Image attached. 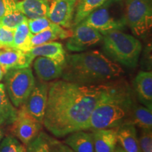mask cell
<instances>
[{
	"label": "cell",
	"mask_w": 152,
	"mask_h": 152,
	"mask_svg": "<svg viewBox=\"0 0 152 152\" xmlns=\"http://www.w3.org/2000/svg\"><path fill=\"white\" fill-rule=\"evenodd\" d=\"M28 25V20L20 24L15 29L14 37V48L27 52L32 48L31 37Z\"/></svg>",
	"instance_id": "cell-24"
},
{
	"label": "cell",
	"mask_w": 152,
	"mask_h": 152,
	"mask_svg": "<svg viewBox=\"0 0 152 152\" xmlns=\"http://www.w3.org/2000/svg\"><path fill=\"white\" fill-rule=\"evenodd\" d=\"M103 92L89 122L88 130L117 128L128 123L136 104L128 83L115 80L104 83Z\"/></svg>",
	"instance_id": "cell-2"
},
{
	"label": "cell",
	"mask_w": 152,
	"mask_h": 152,
	"mask_svg": "<svg viewBox=\"0 0 152 152\" xmlns=\"http://www.w3.org/2000/svg\"><path fill=\"white\" fill-rule=\"evenodd\" d=\"M77 0H52L47 15L51 21L61 27L72 28Z\"/></svg>",
	"instance_id": "cell-11"
},
{
	"label": "cell",
	"mask_w": 152,
	"mask_h": 152,
	"mask_svg": "<svg viewBox=\"0 0 152 152\" xmlns=\"http://www.w3.org/2000/svg\"><path fill=\"white\" fill-rule=\"evenodd\" d=\"M5 90L16 107L23 105L35 85V79L30 67L9 70L4 76Z\"/></svg>",
	"instance_id": "cell-6"
},
{
	"label": "cell",
	"mask_w": 152,
	"mask_h": 152,
	"mask_svg": "<svg viewBox=\"0 0 152 152\" xmlns=\"http://www.w3.org/2000/svg\"><path fill=\"white\" fill-rule=\"evenodd\" d=\"M49 84L39 82L36 84L26 102L23 104L29 114L42 123L46 111Z\"/></svg>",
	"instance_id": "cell-10"
},
{
	"label": "cell",
	"mask_w": 152,
	"mask_h": 152,
	"mask_svg": "<svg viewBox=\"0 0 152 152\" xmlns=\"http://www.w3.org/2000/svg\"><path fill=\"white\" fill-rule=\"evenodd\" d=\"M103 34L113 30H124L127 26L123 0H106L82 21Z\"/></svg>",
	"instance_id": "cell-5"
},
{
	"label": "cell",
	"mask_w": 152,
	"mask_h": 152,
	"mask_svg": "<svg viewBox=\"0 0 152 152\" xmlns=\"http://www.w3.org/2000/svg\"><path fill=\"white\" fill-rule=\"evenodd\" d=\"M50 152H68L65 144L50 137Z\"/></svg>",
	"instance_id": "cell-32"
},
{
	"label": "cell",
	"mask_w": 152,
	"mask_h": 152,
	"mask_svg": "<svg viewBox=\"0 0 152 152\" xmlns=\"http://www.w3.org/2000/svg\"><path fill=\"white\" fill-rule=\"evenodd\" d=\"M18 114V109L11 103L6 92L4 85L0 83V126L11 125Z\"/></svg>",
	"instance_id": "cell-21"
},
{
	"label": "cell",
	"mask_w": 152,
	"mask_h": 152,
	"mask_svg": "<svg viewBox=\"0 0 152 152\" xmlns=\"http://www.w3.org/2000/svg\"><path fill=\"white\" fill-rule=\"evenodd\" d=\"M4 72L3 71L2 68H1V66H0V81L2 80V78L4 77Z\"/></svg>",
	"instance_id": "cell-34"
},
{
	"label": "cell",
	"mask_w": 152,
	"mask_h": 152,
	"mask_svg": "<svg viewBox=\"0 0 152 152\" xmlns=\"http://www.w3.org/2000/svg\"><path fill=\"white\" fill-rule=\"evenodd\" d=\"M35 73L40 80L48 82L61 77L64 66L51 58L37 56L33 64Z\"/></svg>",
	"instance_id": "cell-13"
},
{
	"label": "cell",
	"mask_w": 152,
	"mask_h": 152,
	"mask_svg": "<svg viewBox=\"0 0 152 152\" xmlns=\"http://www.w3.org/2000/svg\"><path fill=\"white\" fill-rule=\"evenodd\" d=\"M123 73L119 64L97 50H91L66 56L61 77L80 85H97L116 80Z\"/></svg>",
	"instance_id": "cell-3"
},
{
	"label": "cell",
	"mask_w": 152,
	"mask_h": 152,
	"mask_svg": "<svg viewBox=\"0 0 152 152\" xmlns=\"http://www.w3.org/2000/svg\"><path fill=\"white\" fill-rule=\"evenodd\" d=\"M66 148H67V151H68V152H75V151H73V150H72L71 149H70V148L68 147V146H66Z\"/></svg>",
	"instance_id": "cell-35"
},
{
	"label": "cell",
	"mask_w": 152,
	"mask_h": 152,
	"mask_svg": "<svg viewBox=\"0 0 152 152\" xmlns=\"http://www.w3.org/2000/svg\"><path fill=\"white\" fill-rule=\"evenodd\" d=\"M133 87L139 100L147 107L152 108V73L140 71L134 78Z\"/></svg>",
	"instance_id": "cell-15"
},
{
	"label": "cell",
	"mask_w": 152,
	"mask_h": 152,
	"mask_svg": "<svg viewBox=\"0 0 152 152\" xmlns=\"http://www.w3.org/2000/svg\"><path fill=\"white\" fill-rule=\"evenodd\" d=\"M2 137H3V133L1 132V130H0V142H1V139H2Z\"/></svg>",
	"instance_id": "cell-36"
},
{
	"label": "cell",
	"mask_w": 152,
	"mask_h": 152,
	"mask_svg": "<svg viewBox=\"0 0 152 152\" xmlns=\"http://www.w3.org/2000/svg\"><path fill=\"white\" fill-rule=\"evenodd\" d=\"M28 19L27 17L20 12L16 7L7 12V14L0 20V25L10 29L15 30L19 25Z\"/></svg>",
	"instance_id": "cell-25"
},
{
	"label": "cell",
	"mask_w": 152,
	"mask_h": 152,
	"mask_svg": "<svg viewBox=\"0 0 152 152\" xmlns=\"http://www.w3.org/2000/svg\"><path fill=\"white\" fill-rule=\"evenodd\" d=\"M64 142L75 152H94L92 133L75 131L69 134Z\"/></svg>",
	"instance_id": "cell-19"
},
{
	"label": "cell",
	"mask_w": 152,
	"mask_h": 152,
	"mask_svg": "<svg viewBox=\"0 0 152 152\" xmlns=\"http://www.w3.org/2000/svg\"><path fill=\"white\" fill-rule=\"evenodd\" d=\"M52 0H18L16 8L28 19L47 17Z\"/></svg>",
	"instance_id": "cell-14"
},
{
	"label": "cell",
	"mask_w": 152,
	"mask_h": 152,
	"mask_svg": "<svg viewBox=\"0 0 152 152\" xmlns=\"http://www.w3.org/2000/svg\"><path fill=\"white\" fill-rule=\"evenodd\" d=\"M73 31L66 29L55 24L52 28L44 30L40 33L33 35L31 37L32 48L33 47L38 46L42 44L50 42L56 39H68L72 35Z\"/></svg>",
	"instance_id": "cell-20"
},
{
	"label": "cell",
	"mask_w": 152,
	"mask_h": 152,
	"mask_svg": "<svg viewBox=\"0 0 152 152\" xmlns=\"http://www.w3.org/2000/svg\"><path fill=\"white\" fill-rule=\"evenodd\" d=\"M118 142L126 152H142L135 126L125 123L116 128Z\"/></svg>",
	"instance_id": "cell-17"
},
{
	"label": "cell",
	"mask_w": 152,
	"mask_h": 152,
	"mask_svg": "<svg viewBox=\"0 0 152 152\" xmlns=\"http://www.w3.org/2000/svg\"><path fill=\"white\" fill-rule=\"evenodd\" d=\"M103 84L80 85L64 80L49 83L44 126L56 137L88 130Z\"/></svg>",
	"instance_id": "cell-1"
},
{
	"label": "cell",
	"mask_w": 152,
	"mask_h": 152,
	"mask_svg": "<svg viewBox=\"0 0 152 152\" xmlns=\"http://www.w3.org/2000/svg\"><path fill=\"white\" fill-rule=\"evenodd\" d=\"M103 35L95 28L81 22L75 27L66 43L68 50L82 52L102 41Z\"/></svg>",
	"instance_id": "cell-9"
},
{
	"label": "cell",
	"mask_w": 152,
	"mask_h": 152,
	"mask_svg": "<svg viewBox=\"0 0 152 152\" xmlns=\"http://www.w3.org/2000/svg\"><path fill=\"white\" fill-rule=\"evenodd\" d=\"M142 152H152V132L150 129H142L139 139Z\"/></svg>",
	"instance_id": "cell-30"
},
{
	"label": "cell",
	"mask_w": 152,
	"mask_h": 152,
	"mask_svg": "<svg viewBox=\"0 0 152 152\" xmlns=\"http://www.w3.org/2000/svg\"><path fill=\"white\" fill-rule=\"evenodd\" d=\"M0 152H26V147L16 137L8 135L0 142Z\"/></svg>",
	"instance_id": "cell-27"
},
{
	"label": "cell",
	"mask_w": 152,
	"mask_h": 152,
	"mask_svg": "<svg viewBox=\"0 0 152 152\" xmlns=\"http://www.w3.org/2000/svg\"><path fill=\"white\" fill-rule=\"evenodd\" d=\"M127 26L137 37H142L152 26V0H125Z\"/></svg>",
	"instance_id": "cell-7"
},
{
	"label": "cell",
	"mask_w": 152,
	"mask_h": 152,
	"mask_svg": "<svg viewBox=\"0 0 152 152\" xmlns=\"http://www.w3.org/2000/svg\"><path fill=\"white\" fill-rule=\"evenodd\" d=\"M94 152H113L117 146L116 128L101 129L92 132Z\"/></svg>",
	"instance_id": "cell-18"
},
{
	"label": "cell",
	"mask_w": 152,
	"mask_h": 152,
	"mask_svg": "<svg viewBox=\"0 0 152 152\" xmlns=\"http://www.w3.org/2000/svg\"><path fill=\"white\" fill-rule=\"evenodd\" d=\"M28 25L30 33L33 35H35L53 27L55 23L51 21L47 17H43L35 19H28Z\"/></svg>",
	"instance_id": "cell-28"
},
{
	"label": "cell",
	"mask_w": 152,
	"mask_h": 152,
	"mask_svg": "<svg viewBox=\"0 0 152 152\" xmlns=\"http://www.w3.org/2000/svg\"><path fill=\"white\" fill-rule=\"evenodd\" d=\"M102 49L105 56L118 64L126 67L137 66L142 45L134 36L113 30L103 34Z\"/></svg>",
	"instance_id": "cell-4"
},
{
	"label": "cell",
	"mask_w": 152,
	"mask_h": 152,
	"mask_svg": "<svg viewBox=\"0 0 152 152\" xmlns=\"http://www.w3.org/2000/svg\"><path fill=\"white\" fill-rule=\"evenodd\" d=\"M42 128V123L39 122L26 111L21 105L14 122L11 124V131L14 137L25 146L33 141Z\"/></svg>",
	"instance_id": "cell-8"
},
{
	"label": "cell",
	"mask_w": 152,
	"mask_h": 152,
	"mask_svg": "<svg viewBox=\"0 0 152 152\" xmlns=\"http://www.w3.org/2000/svg\"><path fill=\"white\" fill-rule=\"evenodd\" d=\"M34 58L37 56H43L55 61L64 66L66 61V51L61 44L57 42H50L33 47L27 52Z\"/></svg>",
	"instance_id": "cell-16"
},
{
	"label": "cell",
	"mask_w": 152,
	"mask_h": 152,
	"mask_svg": "<svg viewBox=\"0 0 152 152\" xmlns=\"http://www.w3.org/2000/svg\"><path fill=\"white\" fill-rule=\"evenodd\" d=\"M18 0H0V20L11 9L16 8Z\"/></svg>",
	"instance_id": "cell-31"
},
{
	"label": "cell",
	"mask_w": 152,
	"mask_h": 152,
	"mask_svg": "<svg viewBox=\"0 0 152 152\" xmlns=\"http://www.w3.org/2000/svg\"><path fill=\"white\" fill-rule=\"evenodd\" d=\"M26 152H50V137L40 132L26 146Z\"/></svg>",
	"instance_id": "cell-26"
},
{
	"label": "cell",
	"mask_w": 152,
	"mask_h": 152,
	"mask_svg": "<svg viewBox=\"0 0 152 152\" xmlns=\"http://www.w3.org/2000/svg\"><path fill=\"white\" fill-rule=\"evenodd\" d=\"M33 60L28 52L15 48H0V66L4 73L11 69L30 67Z\"/></svg>",
	"instance_id": "cell-12"
},
{
	"label": "cell",
	"mask_w": 152,
	"mask_h": 152,
	"mask_svg": "<svg viewBox=\"0 0 152 152\" xmlns=\"http://www.w3.org/2000/svg\"><path fill=\"white\" fill-rule=\"evenodd\" d=\"M113 152H126V151H125V150L121 147V146H118V147L116 146V147H115V149L114 150Z\"/></svg>",
	"instance_id": "cell-33"
},
{
	"label": "cell",
	"mask_w": 152,
	"mask_h": 152,
	"mask_svg": "<svg viewBox=\"0 0 152 152\" xmlns=\"http://www.w3.org/2000/svg\"><path fill=\"white\" fill-rule=\"evenodd\" d=\"M152 109L145 106L135 104L133 106L130 118L128 123H130L142 129L152 128Z\"/></svg>",
	"instance_id": "cell-22"
},
{
	"label": "cell",
	"mask_w": 152,
	"mask_h": 152,
	"mask_svg": "<svg viewBox=\"0 0 152 152\" xmlns=\"http://www.w3.org/2000/svg\"><path fill=\"white\" fill-rule=\"evenodd\" d=\"M106 1V0H77L72 27H75L81 23Z\"/></svg>",
	"instance_id": "cell-23"
},
{
	"label": "cell",
	"mask_w": 152,
	"mask_h": 152,
	"mask_svg": "<svg viewBox=\"0 0 152 152\" xmlns=\"http://www.w3.org/2000/svg\"><path fill=\"white\" fill-rule=\"evenodd\" d=\"M14 31L0 25V48H14Z\"/></svg>",
	"instance_id": "cell-29"
}]
</instances>
